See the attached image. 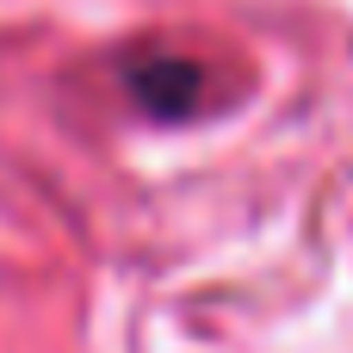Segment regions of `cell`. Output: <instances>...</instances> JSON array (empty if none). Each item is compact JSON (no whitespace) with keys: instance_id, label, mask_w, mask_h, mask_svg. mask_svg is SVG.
Masks as SVG:
<instances>
[{"instance_id":"cell-1","label":"cell","mask_w":353,"mask_h":353,"mask_svg":"<svg viewBox=\"0 0 353 353\" xmlns=\"http://www.w3.org/2000/svg\"><path fill=\"white\" fill-rule=\"evenodd\" d=\"M124 87H130V99H137L149 118L174 124V118H192V112H199V99H205V68L186 62V56H137V62L124 68Z\"/></svg>"}]
</instances>
